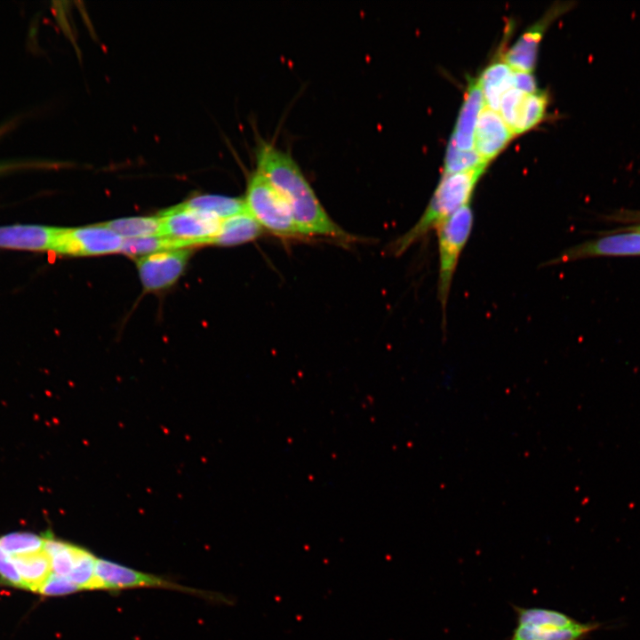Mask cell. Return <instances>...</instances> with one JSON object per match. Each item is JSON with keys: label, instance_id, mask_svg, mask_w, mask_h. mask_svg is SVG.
<instances>
[{"label": "cell", "instance_id": "4dcf8cb0", "mask_svg": "<svg viewBox=\"0 0 640 640\" xmlns=\"http://www.w3.org/2000/svg\"><path fill=\"white\" fill-rule=\"evenodd\" d=\"M630 229L640 232V225H639V226H636V227H635V228H631Z\"/></svg>", "mask_w": 640, "mask_h": 640}, {"label": "cell", "instance_id": "603a6c76", "mask_svg": "<svg viewBox=\"0 0 640 640\" xmlns=\"http://www.w3.org/2000/svg\"><path fill=\"white\" fill-rule=\"evenodd\" d=\"M45 534L15 532L0 537V547L10 556H17L42 551Z\"/></svg>", "mask_w": 640, "mask_h": 640}, {"label": "cell", "instance_id": "484cf974", "mask_svg": "<svg viewBox=\"0 0 640 640\" xmlns=\"http://www.w3.org/2000/svg\"><path fill=\"white\" fill-rule=\"evenodd\" d=\"M526 94L528 93L511 88L501 97L499 113L511 131L515 125L521 103Z\"/></svg>", "mask_w": 640, "mask_h": 640}, {"label": "cell", "instance_id": "d4e9b609", "mask_svg": "<svg viewBox=\"0 0 640 640\" xmlns=\"http://www.w3.org/2000/svg\"><path fill=\"white\" fill-rule=\"evenodd\" d=\"M482 164H488L476 150L463 151L456 148L450 140L447 147L444 174L467 171Z\"/></svg>", "mask_w": 640, "mask_h": 640}, {"label": "cell", "instance_id": "4fadbf2b", "mask_svg": "<svg viewBox=\"0 0 640 640\" xmlns=\"http://www.w3.org/2000/svg\"><path fill=\"white\" fill-rule=\"evenodd\" d=\"M485 106L480 83L471 79L451 140L460 150H474V135L479 114Z\"/></svg>", "mask_w": 640, "mask_h": 640}, {"label": "cell", "instance_id": "7402d4cb", "mask_svg": "<svg viewBox=\"0 0 640 640\" xmlns=\"http://www.w3.org/2000/svg\"><path fill=\"white\" fill-rule=\"evenodd\" d=\"M185 248L176 240L164 236H152L145 237L124 238L121 252L131 257H143L155 252Z\"/></svg>", "mask_w": 640, "mask_h": 640}, {"label": "cell", "instance_id": "9a60e30c", "mask_svg": "<svg viewBox=\"0 0 640 640\" xmlns=\"http://www.w3.org/2000/svg\"><path fill=\"white\" fill-rule=\"evenodd\" d=\"M513 71L503 60L485 68L478 80L486 107L499 112L502 95L513 88Z\"/></svg>", "mask_w": 640, "mask_h": 640}, {"label": "cell", "instance_id": "f1b7e54d", "mask_svg": "<svg viewBox=\"0 0 640 640\" xmlns=\"http://www.w3.org/2000/svg\"><path fill=\"white\" fill-rule=\"evenodd\" d=\"M513 88L531 94L538 92L533 76L529 72L513 71Z\"/></svg>", "mask_w": 640, "mask_h": 640}, {"label": "cell", "instance_id": "ba28073f", "mask_svg": "<svg viewBox=\"0 0 640 640\" xmlns=\"http://www.w3.org/2000/svg\"><path fill=\"white\" fill-rule=\"evenodd\" d=\"M602 236L581 243L564 251L546 265L577 260L596 256H636L640 255V232L632 230Z\"/></svg>", "mask_w": 640, "mask_h": 640}, {"label": "cell", "instance_id": "5bb4252c", "mask_svg": "<svg viewBox=\"0 0 640 640\" xmlns=\"http://www.w3.org/2000/svg\"><path fill=\"white\" fill-rule=\"evenodd\" d=\"M262 231L258 221L248 212H244L222 220L212 244L220 246L237 245L255 240Z\"/></svg>", "mask_w": 640, "mask_h": 640}, {"label": "cell", "instance_id": "ffe728a7", "mask_svg": "<svg viewBox=\"0 0 640 640\" xmlns=\"http://www.w3.org/2000/svg\"><path fill=\"white\" fill-rule=\"evenodd\" d=\"M102 225L124 238L161 236V221L158 215L122 218Z\"/></svg>", "mask_w": 640, "mask_h": 640}, {"label": "cell", "instance_id": "6da1fadb", "mask_svg": "<svg viewBox=\"0 0 640 640\" xmlns=\"http://www.w3.org/2000/svg\"><path fill=\"white\" fill-rule=\"evenodd\" d=\"M258 170L282 196L304 233L341 242L356 237L328 215L300 167L290 154L267 141L256 148Z\"/></svg>", "mask_w": 640, "mask_h": 640}, {"label": "cell", "instance_id": "52a82bcc", "mask_svg": "<svg viewBox=\"0 0 640 640\" xmlns=\"http://www.w3.org/2000/svg\"><path fill=\"white\" fill-rule=\"evenodd\" d=\"M190 253V248H181L138 258L137 269L143 288L155 292L172 285L184 272Z\"/></svg>", "mask_w": 640, "mask_h": 640}, {"label": "cell", "instance_id": "cb8c5ba5", "mask_svg": "<svg viewBox=\"0 0 640 640\" xmlns=\"http://www.w3.org/2000/svg\"><path fill=\"white\" fill-rule=\"evenodd\" d=\"M96 561L97 557L88 550L81 548L67 579L76 585L80 590L97 589L95 578Z\"/></svg>", "mask_w": 640, "mask_h": 640}, {"label": "cell", "instance_id": "277c9868", "mask_svg": "<svg viewBox=\"0 0 640 640\" xmlns=\"http://www.w3.org/2000/svg\"><path fill=\"white\" fill-rule=\"evenodd\" d=\"M474 213L470 204L458 209L436 230L438 244L437 297L445 314L460 257L470 236Z\"/></svg>", "mask_w": 640, "mask_h": 640}, {"label": "cell", "instance_id": "5b68a950", "mask_svg": "<svg viewBox=\"0 0 640 640\" xmlns=\"http://www.w3.org/2000/svg\"><path fill=\"white\" fill-rule=\"evenodd\" d=\"M158 217L161 236L180 242L185 248L212 244L222 222L212 214L183 204L164 210Z\"/></svg>", "mask_w": 640, "mask_h": 640}, {"label": "cell", "instance_id": "3957f363", "mask_svg": "<svg viewBox=\"0 0 640 640\" xmlns=\"http://www.w3.org/2000/svg\"><path fill=\"white\" fill-rule=\"evenodd\" d=\"M244 200L247 212L263 229L284 238L308 237L284 199L258 170L248 178Z\"/></svg>", "mask_w": 640, "mask_h": 640}, {"label": "cell", "instance_id": "d6986e66", "mask_svg": "<svg viewBox=\"0 0 640 640\" xmlns=\"http://www.w3.org/2000/svg\"><path fill=\"white\" fill-rule=\"evenodd\" d=\"M517 625L548 628H565L576 625L579 621L568 615L546 608L515 607Z\"/></svg>", "mask_w": 640, "mask_h": 640}, {"label": "cell", "instance_id": "7a4b0ae2", "mask_svg": "<svg viewBox=\"0 0 640 640\" xmlns=\"http://www.w3.org/2000/svg\"><path fill=\"white\" fill-rule=\"evenodd\" d=\"M487 164L444 174L425 211L416 223L391 244L396 256L403 254L463 205L469 204L474 189Z\"/></svg>", "mask_w": 640, "mask_h": 640}, {"label": "cell", "instance_id": "8992f818", "mask_svg": "<svg viewBox=\"0 0 640 640\" xmlns=\"http://www.w3.org/2000/svg\"><path fill=\"white\" fill-rule=\"evenodd\" d=\"M124 237L100 224L75 228H62L55 252L72 256H92L121 251Z\"/></svg>", "mask_w": 640, "mask_h": 640}, {"label": "cell", "instance_id": "4316f807", "mask_svg": "<svg viewBox=\"0 0 640 640\" xmlns=\"http://www.w3.org/2000/svg\"><path fill=\"white\" fill-rule=\"evenodd\" d=\"M79 590L80 588L68 579L52 572L41 585L37 592L44 596H56L71 594Z\"/></svg>", "mask_w": 640, "mask_h": 640}, {"label": "cell", "instance_id": "ac0fdd59", "mask_svg": "<svg viewBox=\"0 0 640 640\" xmlns=\"http://www.w3.org/2000/svg\"><path fill=\"white\" fill-rule=\"evenodd\" d=\"M182 204L190 209L212 214L221 220L247 212L244 198L220 195H197Z\"/></svg>", "mask_w": 640, "mask_h": 640}, {"label": "cell", "instance_id": "8fae6325", "mask_svg": "<svg viewBox=\"0 0 640 640\" xmlns=\"http://www.w3.org/2000/svg\"><path fill=\"white\" fill-rule=\"evenodd\" d=\"M61 228L31 224L0 227V248L54 252Z\"/></svg>", "mask_w": 640, "mask_h": 640}, {"label": "cell", "instance_id": "e0dca14e", "mask_svg": "<svg viewBox=\"0 0 640 640\" xmlns=\"http://www.w3.org/2000/svg\"><path fill=\"white\" fill-rule=\"evenodd\" d=\"M599 627L598 623H581L565 628H548L517 625L510 640H581Z\"/></svg>", "mask_w": 640, "mask_h": 640}, {"label": "cell", "instance_id": "2e32d148", "mask_svg": "<svg viewBox=\"0 0 640 640\" xmlns=\"http://www.w3.org/2000/svg\"><path fill=\"white\" fill-rule=\"evenodd\" d=\"M11 557L27 590L37 592L52 573L50 557L44 548L39 552Z\"/></svg>", "mask_w": 640, "mask_h": 640}, {"label": "cell", "instance_id": "7c38bea8", "mask_svg": "<svg viewBox=\"0 0 640 640\" xmlns=\"http://www.w3.org/2000/svg\"><path fill=\"white\" fill-rule=\"evenodd\" d=\"M513 135L500 114L484 106L479 114L475 130L476 152L488 163L507 146Z\"/></svg>", "mask_w": 640, "mask_h": 640}, {"label": "cell", "instance_id": "30bf717a", "mask_svg": "<svg viewBox=\"0 0 640 640\" xmlns=\"http://www.w3.org/2000/svg\"><path fill=\"white\" fill-rule=\"evenodd\" d=\"M567 8L568 5L565 6L563 4L551 7L506 52L503 61L513 70L531 73L535 66L539 44L547 28Z\"/></svg>", "mask_w": 640, "mask_h": 640}, {"label": "cell", "instance_id": "f546056e", "mask_svg": "<svg viewBox=\"0 0 640 640\" xmlns=\"http://www.w3.org/2000/svg\"><path fill=\"white\" fill-rule=\"evenodd\" d=\"M13 167H15V165H13V164H0V172H3V171H6V170H8V169H12V168H13Z\"/></svg>", "mask_w": 640, "mask_h": 640}, {"label": "cell", "instance_id": "44dd1931", "mask_svg": "<svg viewBox=\"0 0 640 640\" xmlns=\"http://www.w3.org/2000/svg\"><path fill=\"white\" fill-rule=\"evenodd\" d=\"M548 106V96L546 92H536L526 94L519 108L516 120L512 132L515 134L523 133L536 124L543 118Z\"/></svg>", "mask_w": 640, "mask_h": 640}, {"label": "cell", "instance_id": "9c48e42d", "mask_svg": "<svg viewBox=\"0 0 640 640\" xmlns=\"http://www.w3.org/2000/svg\"><path fill=\"white\" fill-rule=\"evenodd\" d=\"M95 578L97 589L119 590L138 587H157L194 592L191 588L177 585L156 575L144 573L100 558H97L96 561Z\"/></svg>", "mask_w": 640, "mask_h": 640}, {"label": "cell", "instance_id": "83f0119b", "mask_svg": "<svg viewBox=\"0 0 640 640\" xmlns=\"http://www.w3.org/2000/svg\"><path fill=\"white\" fill-rule=\"evenodd\" d=\"M0 578L7 585L25 589L12 557L0 547Z\"/></svg>", "mask_w": 640, "mask_h": 640}]
</instances>
